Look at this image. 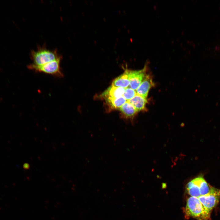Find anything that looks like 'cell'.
<instances>
[{"label":"cell","instance_id":"obj_1","mask_svg":"<svg viewBox=\"0 0 220 220\" xmlns=\"http://www.w3.org/2000/svg\"><path fill=\"white\" fill-rule=\"evenodd\" d=\"M30 57L35 65H40L56 60L62 56L59 54L57 49L51 50L47 48L46 44L38 45L36 50H31Z\"/></svg>","mask_w":220,"mask_h":220},{"label":"cell","instance_id":"obj_2","mask_svg":"<svg viewBox=\"0 0 220 220\" xmlns=\"http://www.w3.org/2000/svg\"><path fill=\"white\" fill-rule=\"evenodd\" d=\"M184 212L186 218L192 217L198 220H208L210 212L204 207L198 197L191 196L186 202Z\"/></svg>","mask_w":220,"mask_h":220},{"label":"cell","instance_id":"obj_3","mask_svg":"<svg viewBox=\"0 0 220 220\" xmlns=\"http://www.w3.org/2000/svg\"><path fill=\"white\" fill-rule=\"evenodd\" d=\"M62 56L59 58L40 65H35L31 63L27 65L28 68L36 72H41L57 77H63L61 67Z\"/></svg>","mask_w":220,"mask_h":220},{"label":"cell","instance_id":"obj_4","mask_svg":"<svg viewBox=\"0 0 220 220\" xmlns=\"http://www.w3.org/2000/svg\"><path fill=\"white\" fill-rule=\"evenodd\" d=\"M205 209L211 213L217 205L220 199V189L211 187L207 194L198 197Z\"/></svg>","mask_w":220,"mask_h":220},{"label":"cell","instance_id":"obj_5","mask_svg":"<svg viewBox=\"0 0 220 220\" xmlns=\"http://www.w3.org/2000/svg\"><path fill=\"white\" fill-rule=\"evenodd\" d=\"M147 66H145L142 69L132 71L128 70L130 80V88L136 90L147 75Z\"/></svg>","mask_w":220,"mask_h":220},{"label":"cell","instance_id":"obj_6","mask_svg":"<svg viewBox=\"0 0 220 220\" xmlns=\"http://www.w3.org/2000/svg\"><path fill=\"white\" fill-rule=\"evenodd\" d=\"M154 86V83L151 76L147 74L136 89L137 94L144 98H146L150 89Z\"/></svg>","mask_w":220,"mask_h":220},{"label":"cell","instance_id":"obj_7","mask_svg":"<svg viewBox=\"0 0 220 220\" xmlns=\"http://www.w3.org/2000/svg\"><path fill=\"white\" fill-rule=\"evenodd\" d=\"M125 89L112 85L101 94V96L105 100L117 98L123 96Z\"/></svg>","mask_w":220,"mask_h":220},{"label":"cell","instance_id":"obj_8","mask_svg":"<svg viewBox=\"0 0 220 220\" xmlns=\"http://www.w3.org/2000/svg\"><path fill=\"white\" fill-rule=\"evenodd\" d=\"M186 190L191 196L199 197L201 196L200 191L199 176L189 181L186 185Z\"/></svg>","mask_w":220,"mask_h":220},{"label":"cell","instance_id":"obj_9","mask_svg":"<svg viewBox=\"0 0 220 220\" xmlns=\"http://www.w3.org/2000/svg\"><path fill=\"white\" fill-rule=\"evenodd\" d=\"M130 80L128 75V70L119 76L113 81L112 85L118 87L126 88L129 86Z\"/></svg>","mask_w":220,"mask_h":220},{"label":"cell","instance_id":"obj_10","mask_svg":"<svg viewBox=\"0 0 220 220\" xmlns=\"http://www.w3.org/2000/svg\"><path fill=\"white\" fill-rule=\"evenodd\" d=\"M131 104L138 112L146 110L147 102L146 98H144L137 94L132 98L127 101Z\"/></svg>","mask_w":220,"mask_h":220},{"label":"cell","instance_id":"obj_11","mask_svg":"<svg viewBox=\"0 0 220 220\" xmlns=\"http://www.w3.org/2000/svg\"><path fill=\"white\" fill-rule=\"evenodd\" d=\"M119 109L126 118H132L138 112L135 108L128 101L125 102Z\"/></svg>","mask_w":220,"mask_h":220},{"label":"cell","instance_id":"obj_12","mask_svg":"<svg viewBox=\"0 0 220 220\" xmlns=\"http://www.w3.org/2000/svg\"><path fill=\"white\" fill-rule=\"evenodd\" d=\"M108 105L112 109H119L127 101L123 96L105 100Z\"/></svg>","mask_w":220,"mask_h":220},{"label":"cell","instance_id":"obj_13","mask_svg":"<svg viewBox=\"0 0 220 220\" xmlns=\"http://www.w3.org/2000/svg\"><path fill=\"white\" fill-rule=\"evenodd\" d=\"M137 94L136 91L133 89L127 87L125 89L123 96L127 101L132 98Z\"/></svg>","mask_w":220,"mask_h":220},{"label":"cell","instance_id":"obj_14","mask_svg":"<svg viewBox=\"0 0 220 220\" xmlns=\"http://www.w3.org/2000/svg\"><path fill=\"white\" fill-rule=\"evenodd\" d=\"M23 168L25 170H28L30 168V165L28 163H24L23 165Z\"/></svg>","mask_w":220,"mask_h":220}]
</instances>
